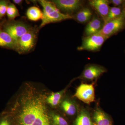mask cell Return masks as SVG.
Here are the masks:
<instances>
[{"label":"cell","mask_w":125,"mask_h":125,"mask_svg":"<svg viewBox=\"0 0 125 125\" xmlns=\"http://www.w3.org/2000/svg\"><path fill=\"white\" fill-rule=\"evenodd\" d=\"M109 4L111 3L114 7H116L117 6H119L123 4L124 0H112L109 1Z\"/></svg>","instance_id":"24"},{"label":"cell","mask_w":125,"mask_h":125,"mask_svg":"<svg viewBox=\"0 0 125 125\" xmlns=\"http://www.w3.org/2000/svg\"><path fill=\"white\" fill-rule=\"evenodd\" d=\"M94 125H96V124H94Z\"/></svg>","instance_id":"28"},{"label":"cell","mask_w":125,"mask_h":125,"mask_svg":"<svg viewBox=\"0 0 125 125\" xmlns=\"http://www.w3.org/2000/svg\"><path fill=\"white\" fill-rule=\"evenodd\" d=\"M38 2L43 8V17L39 27L40 29L49 24L73 19V16L69 14L61 13L52 1L40 0Z\"/></svg>","instance_id":"2"},{"label":"cell","mask_w":125,"mask_h":125,"mask_svg":"<svg viewBox=\"0 0 125 125\" xmlns=\"http://www.w3.org/2000/svg\"><path fill=\"white\" fill-rule=\"evenodd\" d=\"M75 125H93L88 113L83 110L76 117Z\"/></svg>","instance_id":"15"},{"label":"cell","mask_w":125,"mask_h":125,"mask_svg":"<svg viewBox=\"0 0 125 125\" xmlns=\"http://www.w3.org/2000/svg\"><path fill=\"white\" fill-rule=\"evenodd\" d=\"M2 23V30L9 34L16 42L32 28L23 22L14 20H8Z\"/></svg>","instance_id":"4"},{"label":"cell","mask_w":125,"mask_h":125,"mask_svg":"<svg viewBox=\"0 0 125 125\" xmlns=\"http://www.w3.org/2000/svg\"><path fill=\"white\" fill-rule=\"evenodd\" d=\"M107 39L99 33L86 36L83 38L82 44L78 47V49L79 51L86 50L90 51H97L100 49Z\"/></svg>","instance_id":"5"},{"label":"cell","mask_w":125,"mask_h":125,"mask_svg":"<svg viewBox=\"0 0 125 125\" xmlns=\"http://www.w3.org/2000/svg\"><path fill=\"white\" fill-rule=\"evenodd\" d=\"M121 10L120 7H111L109 9L107 16L104 20V22L118 18L121 15Z\"/></svg>","instance_id":"20"},{"label":"cell","mask_w":125,"mask_h":125,"mask_svg":"<svg viewBox=\"0 0 125 125\" xmlns=\"http://www.w3.org/2000/svg\"><path fill=\"white\" fill-rule=\"evenodd\" d=\"M2 23L0 22V29H2Z\"/></svg>","instance_id":"27"},{"label":"cell","mask_w":125,"mask_h":125,"mask_svg":"<svg viewBox=\"0 0 125 125\" xmlns=\"http://www.w3.org/2000/svg\"><path fill=\"white\" fill-rule=\"evenodd\" d=\"M10 1L6 0H0V21L6 14L7 6Z\"/></svg>","instance_id":"22"},{"label":"cell","mask_w":125,"mask_h":125,"mask_svg":"<svg viewBox=\"0 0 125 125\" xmlns=\"http://www.w3.org/2000/svg\"><path fill=\"white\" fill-rule=\"evenodd\" d=\"M32 28L16 42L15 51L20 54L28 53L33 49L37 39L38 30Z\"/></svg>","instance_id":"3"},{"label":"cell","mask_w":125,"mask_h":125,"mask_svg":"<svg viewBox=\"0 0 125 125\" xmlns=\"http://www.w3.org/2000/svg\"><path fill=\"white\" fill-rule=\"evenodd\" d=\"M125 22V16L121 15L118 18L104 22L102 28L98 33L108 38L121 29Z\"/></svg>","instance_id":"6"},{"label":"cell","mask_w":125,"mask_h":125,"mask_svg":"<svg viewBox=\"0 0 125 125\" xmlns=\"http://www.w3.org/2000/svg\"><path fill=\"white\" fill-rule=\"evenodd\" d=\"M6 14L8 20L9 21L14 20L16 18L20 16L18 9L14 4L11 3L10 1L9 2L7 6Z\"/></svg>","instance_id":"19"},{"label":"cell","mask_w":125,"mask_h":125,"mask_svg":"<svg viewBox=\"0 0 125 125\" xmlns=\"http://www.w3.org/2000/svg\"><path fill=\"white\" fill-rule=\"evenodd\" d=\"M94 118L96 125H111V122L104 112L100 109L96 110Z\"/></svg>","instance_id":"13"},{"label":"cell","mask_w":125,"mask_h":125,"mask_svg":"<svg viewBox=\"0 0 125 125\" xmlns=\"http://www.w3.org/2000/svg\"><path fill=\"white\" fill-rule=\"evenodd\" d=\"M26 15L30 20L37 21L42 20L43 13L39 7L36 6H32L27 10Z\"/></svg>","instance_id":"14"},{"label":"cell","mask_w":125,"mask_h":125,"mask_svg":"<svg viewBox=\"0 0 125 125\" xmlns=\"http://www.w3.org/2000/svg\"><path fill=\"white\" fill-rule=\"evenodd\" d=\"M16 42L10 35L0 29V47L15 50Z\"/></svg>","instance_id":"12"},{"label":"cell","mask_w":125,"mask_h":125,"mask_svg":"<svg viewBox=\"0 0 125 125\" xmlns=\"http://www.w3.org/2000/svg\"><path fill=\"white\" fill-rule=\"evenodd\" d=\"M123 6H124V11H125V1H124V2H123Z\"/></svg>","instance_id":"26"},{"label":"cell","mask_w":125,"mask_h":125,"mask_svg":"<svg viewBox=\"0 0 125 125\" xmlns=\"http://www.w3.org/2000/svg\"><path fill=\"white\" fill-rule=\"evenodd\" d=\"M103 25L101 19L94 16L85 27L84 31L85 36H89L98 33L102 28Z\"/></svg>","instance_id":"11"},{"label":"cell","mask_w":125,"mask_h":125,"mask_svg":"<svg viewBox=\"0 0 125 125\" xmlns=\"http://www.w3.org/2000/svg\"><path fill=\"white\" fill-rule=\"evenodd\" d=\"M90 5L105 20L109 12V1L107 0H92L89 1Z\"/></svg>","instance_id":"10"},{"label":"cell","mask_w":125,"mask_h":125,"mask_svg":"<svg viewBox=\"0 0 125 125\" xmlns=\"http://www.w3.org/2000/svg\"><path fill=\"white\" fill-rule=\"evenodd\" d=\"M62 107L67 115L73 116L76 114L77 108L74 104L68 100H64L62 103Z\"/></svg>","instance_id":"18"},{"label":"cell","mask_w":125,"mask_h":125,"mask_svg":"<svg viewBox=\"0 0 125 125\" xmlns=\"http://www.w3.org/2000/svg\"><path fill=\"white\" fill-rule=\"evenodd\" d=\"M64 92V90H62L60 92L50 94L47 99V102L49 106L54 107L57 106L60 102Z\"/></svg>","instance_id":"17"},{"label":"cell","mask_w":125,"mask_h":125,"mask_svg":"<svg viewBox=\"0 0 125 125\" xmlns=\"http://www.w3.org/2000/svg\"><path fill=\"white\" fill-rule=\"evenodd\" d=\"M0 125H11L10 118L4 112L0 115Z\"/></svg>","instance_id":"23"},{"label":"cell","mask_w":125,"mask_h":125,"mask_svg":"<svg viewBox=\"0 0 125 125\" xmlns=\"http://www.w3.org/2000/svg\"><path fill=\"white\" fill-rule=\"evenodd\" d=\"M52 116L54 125H69L67 121L60 115L52 112Z\"/></svg>","instance_id":"21"},{"label":"cell","mask_w":125,"mask_h":125,"mask_svg":"<svg viewBox=\"0 0 125 125\" xmlns=\"http://www.w3.org/2000/svg\"><path fill=\"white\" fill-rule=\"evenodd\" d=\"M74 97L87 104L93 102L95 99V92L93 85L92 84H81L77 88Z\"/></svg>","instance_id":"7"},{"label":"cell","mask_w":125,"mask_h":125,"mask_svg":"<svg viewBox=\"0 0 125 125\" xmlns=\"http://www.w3.org/2000/svg\"><path fill=\"white\" fill-rule=\"evenodd\" d=\"M49 94L36 83H24L4 111L11 125H54L47 101Z\"/></svg>","instance_id":"1"},{"label":"cell","mask_w":125,"mask_h":125,"mask_svg":"<svg viewBox=\"0 0 125 125\" xmlns=\"http://www.w3.org/2000/svg\"><path fill=\"white\" fill-rule=\"evenodd\" d=\"M52 1L59 10L69 13L76 11L82 6V2L79 0H54Z\"/></svg>","instance_id":"8"},{"label":"cell","mask_w":125,"mask_h":125,"mask_svg":"<svg viewBox=\"0 0 125 125\" xmlns=\"http://www.w3.org/2000/svg\"><path fill=\"white\" fill-rule=\"evenodd\" d=\"M92 13L90 9L87 7L83 8L76 14L75 19L81 23L87 22L90 20Z\"/></svg>","instance_id":"16"},{"label":"cell","mask_w":125,"mask_h":125,"mask_svg":"<svg viewBox=\"0 0 125 125\" xmlns=\"http://www.w3.org/2000/svg\"><path fill=\"white\" fill-rule=\"evenodd\" d=\"M106 71L104 68L100 66L90 65L87 66L84 70L81 77L87 80H93L98 78Z\"/></svg>","instance_id":"9"},{"label":"cell","mask_w":125,"mask_h":125,"mask_svg":"<svg viewBox=\"0 0 125 125\" xmlns=\"http://www.w3.org/2000/svg\"><path fill=\"white\" fill-rule=\"evenodd\" d=\"M13 1L15 4L19 5L22 4L23 1L22 0H13Z\"/></svg>","instance_id":"25"}]
</instances>
